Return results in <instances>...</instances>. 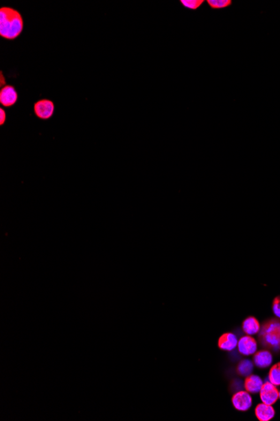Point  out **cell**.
<instances>
[{
    "label": "cell",
    "mask_w": 280,
    "mask_h": 421,
    "mask_svg": "<svg viewBox=\"0 0 280 421\" xmlns=\"http://www.w3.org/2000/svg\"><path fill=\"white\" fill-rule=\"evenodd\" d=\"M24 31V19L19 10L11 7L0 8V36L8 40L19 37Z\"/></svg>",
    "instance_id": "obj_1"
},
{
    "label": "cell",
    "mask_w": 280,
    "mask_h": 421,
    "mask_svg": "<svg viewBox=\"0 0 280 421\" xmlns=\"http://www.w3.org/2000/svg\"><path fill=\"white\" fill-rule=\"evenodd\" d=\"M259 338L264 347H270L274 350L280 349V319H270L264 323L260 329Z\"/></svg>",
    "instance_id": "obj_2"
},
{
    "label": "cell",
    "mask_w": 280,
    "mask_h": 421,
    "mask_svg": "<svg viewBox=\"0 0 280 421\" xmlns=\"http://www.w3.org/2000/svg\"><path fill=\"white\" fill-rule=\"evenodd\" d=\"M34 112L36 117L39 118L40 120L47 121L54 115L55 104L50 99H40L34 103Z\"/></svg>",
    "instance_id": "obj_3"
},
{
    "label": "cell",
    "mask_w": 280,
    "mask_h": 421,
    "mask_svg": "<svg viewBox=\"0 0 280 421\" xmlns=\"http://www.w3.org/2000/svg\"><path fill=\"white\" fill-rule=\"evenodd\" d=\"M19 99V94L16 88L12 85H4L0 90V104L5 108H10L16 105Z\"/></svg>",
    "instance_id": "obj_4"
},
{
    "label": "cell",
    "mask_w": 280,
    "mask_h": 421,
    "mask_svg": "<svg viewBox=\"0 0 280 421\" xmlns=\"http://www.w3.org/2000/svg\"><path fill=\"white\" fill-rule=\"evenodd\" d=\"M279 393L280 391L275 385L269 381L266 382L260 390V399L266 404L273 405L279 400Z\"/></svg>",
    "instance_id": "obj_5"
},
{
    "label": "cell",
    "mask_w": 280,
    "mask_h": 421,
    "mask_svg": "<svg viewBox=\"0 0 280 421\" xmlns=\"http://www.w3.org/2000/svg\"><path fill=\"white\" fill-rule=\"evenodd\" d=\"M231 403L234 408L239 411H247L251 408L252 399L248 392L239 391L235 393L231 398Z\"/></svg>",
    "instance_id": "obj_6"
},
{
    "label": "cell",
    "mask_w": 280,
    "mask_h": 421,
    "mask_svg": "<svg viewBox=\"0 0 280 421\" xmlns=\"http://www.w3.org/2000/svg\"><path fill=\"white\" fill-rule=\"evenodd\" d=\"M237 348L241 354L244 356H250L255 354L258 348V345L256 342L255 339L251 337L250 335H246L241 338L237 343Z\"/></svg>",
    "instance_id": "obj_7"
},
{
    "label": "cell",
    "mask_w": 280,
    "mask_h": 421,
    "mask_svg": "<svg viewBox=\"0 0 280 421\" xmlns=\"http://www.w3.org/2000/svg\"><path fill=\"white\" fill-rule=\"evenodd\" d=\"M237 336L232 333L227 332L219 338L218 347L222 350L231 351L237 347Z\"/></svg>",
    "instance_id": "obj_8"
},
{
    "label": "cell",
    "mask_w": 280,
    "mask_h": 421,
    "mask_svg": "<svg viewBox=\"0 0 280 421\" xmlns=\"http://www.w3.org/2000/svg\"><path fill=\"white\" fill-rule=\"evenodd\" d=\"M255 415L259 421H269L274 418L275 410L273 406L262 403L256 407Z\"/></svg>",
    "instance_id": "obj_9"
},
{
    "label": "cell",
    "mask_w": 280,
    "mask_h": 421,
    "mask_svg": "<svg viewBox=\"0 0 280 421\" xmlns=\"http://www.w3.org/2000/svg\"><path fill=\"white\" fill-rule=\"evenodd\" d=\"M264 382L261 378L257 375H249L247 377L244 382V387L247 392L251 393H260Z\"/></svg>",
    "instance_id": "obj_10"
},
{
    "label": "cell",
    "mask_w": 280,
    "mask_h": 421,
    "mask_svg": "<svg viewBox=\"0 0 280 421\" xmlns=\"http://www.w3.org/2000/svg\"><path fill=\"white\" fill-rule=\"evenodd\" d=\"M253 362L259 368H266L272 364L273 356L268 351H259L254 354Z\"/></svg>",
    "instance_id": "obj_11"
},
{
    "label": "cell",
    "mask_w": 280,
    "mask_h": 421,
    "mask_svg": "<svg viewBox=\"0 0 280 421\" xmlns=\"http://www.w3.org/2000/svg\"><path fill=\"white\" fill-rule=\"evenodd\" d=\"M260 323L255 317H247L243 323V332L248 335L255 334L260 332Z\"/></svg>",
    "instance_id": "obj_12"
},
{
    "label": "cell",
    "mask_w": 280,
    "mask_h": 421,
    "mask_svg": "<svg viewBox=\"0 0 280 421\" xmlns=\"http://www.w3.org/2000/svg\"><path fill=\"white\" fill-rule=\"evenodd\" d=\"M208 6L213 10H223L231 6V0H206Z\"/></svg>",
    "instance_id": "obj_13"
},
{
    "label": "cell",
    "mask_w": 280,
    "mask_h": 421,
    "mask_svg": "<svg viewBox=\"0 0 280 421\" xmlns=\"http://www.w3.org/2000/svg\"><path fill=\"white\" fill-rule=\"evenodd\" d=\"M253 370V364L249 360H243L238 366H237V371L242 376H249Z\"/></svg>",
    "instance_id": "obj_14"
},
{
    "label": "cell",
    "mask_w": 280,
    "mask_h": 421,
    "mask_svg": "<svg viewBox=\"0 0 280 421\" xmlns=\"http://www.w3.org/2000/svg\"><path fill=\"white\" fill-rule=\"evenodd\" d=\"M268 381L275 386H280V363L271 368L268 373Z\"/></svg>",
    "instance_id": "obj_15"
},
{
    "label": "cell",
    "mask_w": 280,
    "mask_h": 421,
    "mask_svg": "<svg viewBox=\"0 0 280 421\" xmlns=\"http://www.w3.org/2000/svg\"><path fill=\"white\" fill-rule=\"evenodd\" d=\"M205 0H181L180 3H181L182 6L189 10H197L199 8L202 6L205 3Z\"/></svg>",
    "instance_id": "obj_16"
},
{
    "label": "cell",
    "mask_w": 280,
    "mask_h": 421,
    "mask_svg": "<svg viewBox=\"0 0 280 421\" xmlns=\"http://www.w3.org/2000/svg\"><path fill=\"white\" fill-rule=\"evenodd\" d=\"M273 311L274 315L280 319V297L275 298L273 302Z\"/></svg>",
    "instance_id": "obj_17"
},
{
    "label": "cell",
    "mask_w": 280,
    "mask_h": 421,
    "mask_svg": "<svg viewBox=\"0 0 280 421\" xmlns=\"http://www.w3.org/2000/svg\"><path fill=\"white\" fill-rule=\"evenodd\" d=\"M7 115L6 112L3 108H0V124L3 125L5 121H6Z\"/></svg>",
    "instance_id": "obj_18"
},
{
    "label": "cell",
    "mask_w": 280,
    "mask_h": 421,
    "mask_svg": "<svg viewBox=\"0 0 280 421\" xmlns=\"http://www.w3.org/2000/svg\"><path fill=\"white\" fill-rule=\"evenodd\" d=\"M279 399H280V393H279Z\"/></svg>",
    "instance_id": "obj_19"
}]
</instances>
